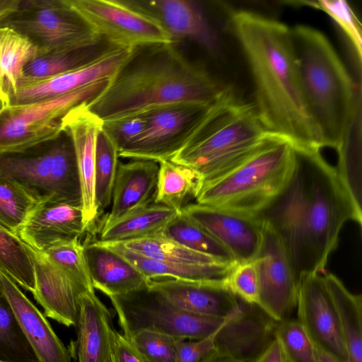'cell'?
Wrapping results in <instances>:
<instances>
[{
  "label": "cell",
  "instance_id": "obj_28",
  "mask_svg": "<svg viewBox=\"0 0 362 362\" xmlns=\"http://www.w3.org/2000/svg\"><path fill=\"white\" fill-rule=\"evenodd\" d=\"M117 48L103 37L88 46L38 53L25 66L19 88L85 66Z\"/></svg>",
  "mask_w": 362,
  "mask_h": 362
},
{
  "label": "cell",
  "instance_id": "obj_47",
  "mask_svg": "<svg viewBox=\"0 0 362 362\" xmlns=\"http://www.w3.org/2000/svg\"><path fill=\"white\" fill-rule=\"evenodd\" d=\"M256 362H288L283 350L275 338Z\"/></svg>",
  "mask_w": 362,
  "mask_h": 362
},
{
  "label": "cell",
  "instance_id": "obj_20",
  "mask_svg": "<svg viewBox=\"0 0 362 362\" xmlns=\"http://www.w3.org/2000/svg\"><path fill=\"white\" fill-rule=\"evenodd\" d=\"M131 50L117 48L85 66L25 84L10 99L9 105L35 103L71 93L98 81L110 79L127 60Z\"/></svg>",
  "mask_w": 362,
  "mask_h": 362
},
{
  "label": "cell",
  "instance_id": "obj_6",
  "mask_svg": "<svg viewBox=\"0 0 362 362\" xmlns=\"http://www.w3.org/2000/svg\"><path fill=\"white\" fill-rule=\"evenodd\" d=\"M295 158L289 142L270 136L241 163L203 184L196 203L255 216L281 189Z\"/></svg>",
  "mask_w": 362,
  "mask_h": 362
},
{
  "label": "cell",
  "instance_id": "obj_51",
  "mask_svg": "<svg viewBox=\"0 0 362 362\" xmlns=\"http://www.w3.org/2000/svg\"><path fill=\"white\" fill-rule=\"evenodd\" d=\"M0 100L3 101L7 105H9V100H8V98L1 92V90H0Z\"/></svg>",
  "mask_w": 362,
  "mask_h": 362
},
{
  "label": "cell",
  "instance_id": "obj_42",
  "mask_svg": "<svg viewBox=\"0 0 362 362\" xmlns=\"http://www.w3.org/2000/svg\"><path fill=\"white\" fill-rule=\"evenodd\" d=\"M128 338L146 362H175L179 339L149 330H139Z\"/></svg>",
  "mask_w": 362,
  "mask_h": 362
},
{
  "label": "cell",
  "instance_id": "obj_27",
  "mask_svg": "<svg viewBox=\"0 0 362 362\" xmlns=\"http://www.w3.org/2000/svg\"><path fill=\"white\" fill-rule=\"evenodd\" d=\"M98 242L121 255L147 280L172 279L187 281L226 284L233 266L236 263L186 264L165 262L135 253L119 243Z\"/></svg>",
  "mask_w": 362,
  "mask_h": 362
},
{
  "label": "cell",
  "instance_id": "obj_12",
  "mask_svg": "<svg viewBox=\"0 0 362 362\" xmlns=\"http://www.w3.org/2000/svg\"><path fill=\"white\" fill-rule=\"evenodd\" d=\"M209 105L182 102L144 112L147 119L145 130L119 151L118 156L157 163L170 160L185 144Z\"/></svg>",
  "mask_w": 362,
  "mask_h": 362
},
{
  "label": "cell",
  "instance_id": "obj_9",
  "mask_svg": "<svg viewBox=\"0 0 362 362\" xmlns=\"http://www.w3.org/2000/svg\"><path fill=\"white\" fill-rule=\"evenodd\" d=\"M110 79L35 103L5 106L0 111V153L20 151L58 136L66 115L97 97Z\"/></svg>",
  "mask_w": 362,
  "mask_h": 362
},
{
  "label": "cell",
  "instance_id": "obj_26",
  "mask_svg": "<svg viewBox=\"0 0 362 362\" xmlns=\"http://www.w3.org/2000/svg\"><path fill=\"white\" fill-rule=\"evenodd\" d=\"M92 285L108 298L143 288L148 280L127 260L97 240L84 242Z\"/></svg>",
  "mask_w": 362,
  "mask_h": 362
},
{
  "label": "cell",
  "instance_id": "obj_24",
  "mask_svg": "<svg viewBox=\"0 0 362 362\" xmlns=\"http://www.w3.org/2000/svg\"><path fill=\"white\" fill-rule=\"evenodd\" d=\"M158 163L149 160L132 159L118 162L112 193V206L101 228L153 203Z\"/></svg>",
  "mask_w": 362,
  "mask_h": 362
},
{
  "label": "cell",
  "instance_id": "obj_49",
  "mask_svg": "<svg viewBox=\"0 0 362 362\" xmlns=\"http://www.w3.org/2000/svg\"><path fill=\"white\" fill-rule=\"evenodd\" d=\"M202 362H240L226 355L219 354L215 351L208 355Z\"/></svg>",
  "mask_w": 362,
  "mask_h": 362
},
{
  "label": "cell",
  "instance_id": "obj_4",
  "mask_svg": "<svg viewBox=\"0 0 362 362\" xmlns=\"http://www.w3.org/2000/svg\"><path fill=\"white\" fill-rule=\"evenodd\" d=\"M305 105L322 148L340 150L356 117V85L327 37L306 25L291 28Z\"/></svg>",
  "mask_w": 362,
  "mask_h": 362
},
{
  "label": "cell",
  "instance_id": "obj_11",
  "mask_svg": "<svg viewBox=\"0 0 362 362\" xmlns=\"http://www.w3.org/2000/svg\"><path fill=\"white\" fill-rule=\"evenodd\" d=\"M92 29L118 48L175 43L161 23L130 1L66 0Z\"/></svg>",
  "mask_w": 362,
  "mask_h": 362
},
{
  "label": "cell",
  "instance_id": "obj_1",
  "mask_svg": "<svg viewBox=\"0 0 362 362\" xmlns=\"http://www.w3.org/2000/svg\"><path fill=\"white\" fill-rule=\"evenodd\" d=\"M295 151L285 184L254 217L279 238L299 283L325 270L344 224L354 221L361 226L362 210L320 151Z\"/></svg>",
  "mask_w": 362,
  "mask_h": 362
},
{
  "label": "cell",
  "instance_id": "obj_16",
  "mask_svg": "<svg viewBox=\"0 0 362 362\" xmlns=\"http://www.w3.org/2000/svg\"><path fill=\"white\" fill-rule=\"evenodd\" d=\"M220 244L236 262L252 261L262 243L263 225L256 218L197 203H189L182 211Z\"/></svg>",
  "mask_w": 362,
  "mask_h": 362
},
{
  "label": "cell",
  "instance_id": "obj_10",
  "mask_svg": "<svg viewBox=\"0 0 362 362\" xmlns=\"http://www.w3.org/2000/svg\"><path fill=\"white\" fill-rule=\"evenodd\" d=\"M0 27L26 37L38 53L88 46L103 38L66 0H21Z\"/></svg>",
  "mask_w": 362,
  "mask_h": 362
},
{
  "label": "cell",
  "instance_id": "obj_19",
  "mask_svg": "<svg viewBox=\"0 0 362 362\" xmlns=\"http://www.w3.org/2000/svg\"><path fill=\"white\" fill-rule=\"evenodd\" d=\"M147 285L173 305L192 313L227 318L240 310L238 298L224 283L156 279L148 280Z\"/></svg>",
  "mask_w": 362,
  "mask_h": 362
},
{
  "label": "cell",
  "instance_id": "obj_5",
  "mask_svg": "<svg viewBox=\"0 0 362 362\" xmlns=\"http://www.w3.org/2000/svg\"><path fill=\"white\" fill-rule=\"evenodd\" d=\"M270 136L253 103L245 102L231 86L225 85L170 160L194 170L203 185L241 163Z\"/></svg>",
  "mask_w": 362,
  "mask_h": 362
},
{
  "label": "cell",
  "instance_id": "obj_3",
  "mask_svg": "<svg viewBox=\"0 0 362 362\" xmlns=\"http://www.w3.org/2000/svg\"><path fill=\"white\" fill-rule=\"evenodd\" d=\"M224 86L190 62L175 43L147 45L131 50L107 86L87 105L105 122L167 104H211Z\"/></svg>",
  "mask_w": 362,
  "mask_h": 362
},
{
  "label": "cell",
  "instance_id": "obj_41",
  "mask_svg": "<svg viewBox=\"0 0 362 362\" xmlns=\"http://www.w3.org/2000/svg\"><path fill=\"white\" fill-rule=\"evenodd\" d=\"M307 6L326 13L342 30L350 41L358 63L362 60L361 25L346 1L320 0L303 1Z\"/></svg>",
  "mask_w": 362,
  "mask_h": 362
},
{
  "label": "cell",
  "instance_id": "obj_34",
  "mask_svg": "<svg viewBox=\"0 0 362 362\" xmlns=\"http://www.w3.org/2000/svg\"><path fill=\"white\" fill-rule=\"evenodd\" d=\"M0 270L25 290L34 291L35 269L30 250L15 233L1 224Z\"/></svg>",
  "mask_w": 362,
  "mask_h": 362
},
{
  "label": "cell",
  "instance_id": "obj_43",
  "mask_svg": "<svg viewBox=\"0 0 362 362\" xmlns=\"http://www.w3.org/2000/svg\"><path fill=\"white\" fill-rule=\"evenodd\" d=\"M226 285L231 293L250 303H257L258 281L253 260L236 262L226 279Z\"/></svg>",
  "mask_w": 362,
  "mask_h": 362
},
{
  "label": "cell",
  "instance_id": "obj_45",
  "mask_svg": "<svg viewBox=\"0 0 362 362\" xmlns=\"http://www.w3.org/2000/svg\"><path fill=\"white\" fill-rule=\"evenodd\" d=\"M214 334L199 340L179 339L176 344L175 362H202L214 351Z\"/></svg>",
  "mask_w": 362,
  "mask_h": 362
},
{
  "label": "cell",
  "instance_id": "obj_52",
  "mask_svg": "<svg viewBox=\"0 0 362 362\" xmlns=\"http://www.w3.org/2000/svg\"><path fill=\"white\" fill-rule=\"evenodd\" d=\"M7 105L4 103L3 101L0 100V111Z\"/></svg>",
  "mask_w": 362,
  "mask_h": 362
},
{
  "label": "cell",
  "instance_id": "obj_33",
  "mask_svg": "<svg viewBox=\"0 0 362 362\" xmlns=\"http://www.w3.org/2000/svg\"><path fill=\"white\" fill-rule=\"evenodd\" d=\"M162 235L189 250L223 262H236L233 255L221 244L182 213L178 214L166 226Z\"/></svg>",
  "mask_w": 362,
  "mask_h": 362
},
{
  "label": "cell",
  "instance_id": "obj_44",
  "mask_svg": "<svg viewBox=\"0 0 362 362\" xmlns=\"http://www.w3.org/2000/svg\"><path fill=\"white\" fill-rule=\"evenodd\" d=\"M147 125L144 112L120 119L103 122L102 129L116 145L118 152L142 134Z\"/></svg>",
  "mask_w": 362,
  "mask_h": 362
},
{
  "label": "cell",
  "instance_id": "obj_39",
  "mask_svg": "<svg viewBox=\"0 0 362 362\" xmlns=\"http://www.w3.org/2000/svg\"><path fill=\"white\" fill-rule=\"evenodd\" d=\"M38 202L15 182L0 177V224L16 234Z\"/></svg>",
  "mask_w": 362,
  "mask_h": 362
},
{
  "label": "cell",
  "instance_id": "obj_17",
  "mask_svg": "<svg viewBox=\"0 0 362 362\" xmlns=\"http://www.w3.org/2000/svg\"><path fill=\"white\" fill-rule=\"evenodd\" d=\"M88 103L71 109L64 117L62 131L73 143L78 167L83 221L88 231L93 229L98 214L95 202V160L98 132L103 122L88 107Z\"/></svg>",
  "mask_w": 362,
  "mask_h": 362
},
{
  "label": "cell",
  "instance_id": "obj_50",
  "mask_svg": "<svg viewBox=\"0 0 362 362\" xmlns=\"http://www.w3.org/2000/svg\"><path fill=\"white\" fill-rule=\"evenodd\" d=\"M317 362H339L334 358L326 352L315 347Z\"/></svg>",
  "mask_w": 362,
  "mask_h": 362
},
{
  "label": "cell",
  "instance_id": "obj_48",
  "mask_svg": "<svg viewBox=\"0 0 362 362\" xmlns=\"http://www.w3.org/2000/svg\"><path fill=\"white\" fill-rule=\"evenodd\" d=\"M21 0H0V21L15 11Z\"/></svg>",
  "mask_w": 362,
  "mask_h": 362
},
{
  "label": "cell",
  "instance_id": "obj_25",
  "mask_svg": "<svg viewBox=\"0 0 362 362\" xmlns=\"http://www.w3.org/2000/svg\"><path fill=\"white\" fill-rule=\"evenodd\" d=\"M130 2L159 21L173 42L188 39L211 52L218 49L217 37L201 7L195 1L153 0Z\"/></svg>",
  "mask_w": 362,
  "mask_h": 362
},
{
  "label": "cell",
  "instance_id": "obj_13",
  "mask_svg": "<svg viewBox=\"0 0 362 362\" xmlns=\"http://www.w3.org/2000/svg\"><path fill=\"white\" fill-rule=\"evenodd\" d=\"M263 225L259 250L253 259L258 281L257 305L276 322L288 319L296 308L298 281L276 235Z\"/></svg>",
  "mask_w": 362,
  "mask_h": 362
},
{
  "label": "cell",
  "instance_id": "obj_31",
  "mask_svg": "<svg viewBox=\"0 0 362 362\" xmlns=\"http://www.w3.org/2000/svg\"><path fill=\"white\" fill-rule=\"evenodd\" d=\"M156 190L153 203L162 204L180 214L196 198L202 182L192 169L170 160L158 163Z\"/></svg>",
  "mask_w": 362,
  "mask_h": 362
},
{
  "label": "cell",
  "instance_id": "obj_18",
  "mask_svg": "<svg viewBox=\"0 0 362 362\" xmlns=\"http://www.w3.org/2000/svg\"><path fill=\"white\" fill-rule=\"evenodd\" d=\"M86 232L81 207L46 201L37 204L16 235L28 247L42 252Z\"/></svg>",
  "mask_w": 362,
  "mask_h": 362
},
{
  "label": "cell",
  "instance_id": "obj_7",
  "mask_svg": "<svg viewBox=\"0 0 362 362\" xmlns=\"http://www.w3.org/2000/svg\"><path fill=\"white\" fill-rule=\"evenodd\" d=\"M0 177L19 185L37 202L81 207L74 148L64 131L24 150L0 153Z\"/></svg>",
  "mask_w": 362,
  "mask_h": 362
},
{
  "label": "cell",
  "instance_id": "obj_21",
  "mask_svg": "<svg viewBox=\"0 0 362 362\" xmlns=\"http://www.w3.org/2000/svg\"><path fill=\"white\" fill-rule=\"evenodd\" d=\"M33 258L35 288L32 293L44 315L66 327H76L79 297L86 291L78 287L41 252L28 247Z\"/></svg>",
  "mask_w": 362,
  "mask_h": 362
},
{
  "label": "cell",
  "instance_id": "obj_37",
  "mask_svg": "<svg viewBox=\"0 0 362 362\" xmlns=\"http://www.w3.org/2000/svg\"><path fill=\"white\" fill-rule=\"evenodd\" d=\"M118 158L116 145L101 128L97 136L95 160V202L98 216L111 204Z\"/></svg>",
  "mask_w": 362,
  "mask_h": 362
},
{
  "label": "cell",
  "instance_id": "obj_29",
  "mask_svg": "<svg viewBox=\"0 0 362 362\" xmlns=\"http://www.w3.org/2000/svg\"><path fill=\"white\" fill-rule=\"evenodd\" d=\"M178 214L170 207L152 203L101 228L98 241L124 243L158 235Z\"/></svg>",
  "mask_w": 362,
  "mask_h": 362
},
{
  "label": "cell",
  "instance_id": "obj_46",
  "mask_svg": "<svg viewBox=\"0 0 362 362\" xmlns=\"http://www.w3.org/2000/svg\"><path fill=\"white\" fill-rule=\"evenodd\" d=\"M109 362H146V361L131 341L115 329Z\"/></svg>",
  "mask_w": 362,
  "mask_h": 362
},
{
  "label": "cell",
  "instance_id": "obj_32",
  "mask_svg": "<svg viewBox=\"0 0 362 362\" xmlns=\"http://www.w3.org/2000/svg\"><path fill=\"white\" fill-rule=\"evenodd\" d=\"M37 54L26 37L0 27V90L8 100L18 92L25 66Z\"/></svg>",
  "mask_w": 362,
  "mask_h": 362
},
{
  "label": "cell",
  "instance_id": "obj_14",
  "mask_svg": "<svg viewBox=\"0 0 362 362\" xmlns=\"http://www.w3.org/2000/svg\"><path fill=\"white\" fill-rule=\"evenodd\" d=\"M324 272L325 270L300 279L297 320L316 348L339 362H349L338 313Z\"/></svg>",
  "mask_w": 362,
  "mask_h": 362
},
{
  "label": "cell",
  "instance_id": "obj_2",
  "mask_svg": "<svg viewBox=\"0 0 362 362\" xmlns=\"http://www.w3.org/2000/svg\"><path fill=\"white\" fill-rule=\"evenodd\" d=\"M230 21L252 78L253 104L266 131L297 151H320L321 139L303 94L291 28L246 10L233 12Z\"/></svg>",
  "mask_w": 362,
  "mask_h": 362
},
{
  "label": "cell",
  "instance_id": "obj_30",
  "mask_svg": "<svg viewBox=\"0 0 362 362\" xmlns=\"http://www.w3.org/2000/svg\"><path fill=\"white\" fill-rule=\"evenodd\" d=\"M325 277L334 302L349 362H362V298L351 293L334 274Z\"/></svg>",
  "mask_w": 362,
  "mask_h": 362
},
{
  "label": "cell",
  "instance_id": "obj_23",
  "mask_svg": "<svg viewBox=\"0 0 362 362\" xmlns=\"http://www.w3.org/2000/svg\"><path fill=\"white\" fill-rule=\"evenodd\" d=\"M77 338L69 349L74 362H109L115 328L109 309L88 291L79 297Z\"/></svg>",
  "mask_w": 362,
  "mask_h": 362
},
{
  "label": "cell",
  "instance_id": "obj_22",
  "mask_svg": "<svg viewBox=\"0 0 362 362\" xmlns=\"http://www.w3.org/2000/svg\"><path fill=\"white\" fill-rule=\"evenodd\" d=\"M0 287L39 362H71L69 348L57 337L46 316L1 270Z\"/></svg>",
  "mask_w": 362,
  "mask_h": 362
},
{
  "label": "cell",
  "instance_id": "obj_15",
  "mask_svg": "<svg viewBox=\"0 0 362 362\" xmlns=\"http://www.w3.org/2000/svg\"><path fill=\"white\" fill-rule=\"evenodd\" d=\"M238 299L239 312L214 334V351L240 362H256L275 339L278 322L257 304Z\"/></svg>",
  "mask_w": 362,
  "mask_h": 362
},
{
  "label": "cell",
  "instance_id": "obj_8",
  "mask_svg": "<svg viewBox=\"0 0 362 362\" xmlns=\"http://www.w3.org/2000/svg\"><path fill=\"white\" fill-rule=\"evenodd\" d=\"M109 298L126 337L139 330H149L177 339L199 340L214 334L226 319L180 309L148 285Z\"/></svg>",
  "mask_w": 362,
  "mask_h": 362
},
{
  "label": "cell",
  "instance_id": "obj_38",
  "mask_svg": "<svg viewBox=\"0 0 362 362\" xmlns=\"http://www.w3.org/2000/svg\"><path fill=\"white\" fill-rule=\"evenodd\" d=\"M81 238L57 243L42 253L83 291L95 290Z\"/></svg>",
  "mask_w": 362,
  "mask_h": 362
},
{
  "label": "cell",
  "instance_id": "obj_36",
  "mask_svg": "<svg viewBox=\"0 0 362 362\" xmlns=\"http://www.w3.org/2000/svg\"><path fill=\"white\" fill-rule=\"evenodd\" d=\"M0 362H39L1 287Z\"/></svg>",
  "mask_w": 362,
  "mask_h": 362
},
{
  "label": "cell",
  "instance_id": "obj_40",
  "mask_svg": "<svg viewBox=\"0 0 362 362\" xmlns=\"http://www.w3.org/2000/svg\"><path fill=\"white\" fill-rule=\"evenodd\" d=\"M275 338L288 362H317L315 347L298 320L278 322Z\"/></svg>",
  "mask_w": 362,
  "mask_h": 362
},
{
  "label": "cell",
  "instance_id": "obj_35",
  "mask_svg": "<svg viewBox=\"0 0 362 362\" xmlns=\"http://www.w3.org/2000/svg\"><path fill=\"white\" fill-rule=\"evenodd\" d=\"M119 243L135 253L165 262L186 264L226 263L212 257L189 250L162 234Z\"/></svg>",
  "mask_w": 362,
  "mask_h": 362
}]
</instances>
